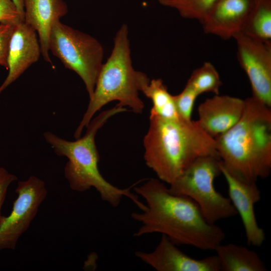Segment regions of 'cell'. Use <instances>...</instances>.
<instances>
[{"label": "cell", "instance_id": "obj_1", "mask_svg": "<svg viewBox=\"0 0 271 271\" xmlns=\"http://www.w3.org/2000/svg\"><path fill=\"white\" fill-rule=\"evenodd\" d=\"M133 191L146 202L144 210L131 214L141 224L135 236L161 233L177 245L203 250H215L225 239L222 229L208 223L194 201L171 193L159 179H149L142 185H135Z\"/></svg>", "mask_w": 271, "mask_h": 271}, {"label": "cell", "instance_id": "obj_2", "mask_svg": "<svg viewBox=\"0 0 271 271\" xmlns=\"http://www.w3.org/2000/svg\"><path fill=\"white\" fill-rule=\"evenodd\" d=\"M242 115L229 129L214 138L223 167L246 183H256L271 171V109L251 96Z\"/></svg>", "mask_w": 271, "mask_h": 271}, {"label": "cell", "instance_id": "obj_3", "mask_svg": "<svg viewBox=\"0 0 271 271\" xmlns=\"http://www.w3.org/2000/svg\"><path fill=\"white\" fill-rule=\"evenodd\" d=\"M146 164L158 179L169 185L196 159H219L214 138L197 121L168 119L150 113V126L144 138Z\"/></svg>", "mask_w": 271, "mask_h": 271}, {"label": "cell", "instance_id": "obj_4", "mask_svg": "<svg viewBox=\"0 0 271 271\" xmlns=\"http://www.w3.org/2000/svg\"><path fill=\"white\" fill-rule=\"evenodd\" d=\"M126 111V108L116 105L100 112L87 125L84 136L75 141L66 140L50 131L45 132L43 136L58 156L68 159L64 168V176L72 190L84 192L94 188L103 201L114 207L126 197L142 210L145 208V204L139 200L138 195L130 191L138 182L127 188H119L103 177L98 166L100 157L95 142L97 131L110 117Z\"/></svg>", "mask_w": 271, "mask_h": 271}, {"label": "cell", "instance_id": "obj_5", "mask_svg": "<svg viewBox=\"0 0 271 271\" xmlns=\"http://www.w3.org/2000/svg\"><path fill=\"white\" fill-rule=\"evenodd\" d=\"M150 81L146 74L132 66L128 26L123 24L115 34L109 57L101 66L93 95L74 137H81L84 127L87 126L95 113L111 101L117 100V105L128 106L133 112L142 113L145 105L139 91Z\"/></svg>", "mask_w": 271, "mask_h": 271}, {"label": "cell", "instance_id": "obj_6", "mask_svg": "<svg viewBox=\"0 0 271 271\" xmlns=\"http://www.w3.org/2000/svg\"><path fill=\"white\" fill-rule=\"evenodd\" d=\"M220 164L218 158L199 157L168 187L171 193L194 201L210 224L237 214L229 197L223 196L214 187L215 179L221 174Z\"/></svg>", "mask_w": 271, "mask_h": 271}, {"label": "cell", "instance_id": "obj_7", "mask_svg": "<svg viewBox=\"0 0 271 271\" xmlns=\"http://www.w3.org/2000/svg\"><path fill=\"white\" fill-rule=\"evenodd\" d=\"M49 49L66 68L81 78L90 98L103 64L104 50L100 43L58 20L52 28Z\"/></svg>", "mask_w": 271, "mask_h": 271}, {"label": "cell", "instance_id": "obj_8", "mask_svg": "<svg viewBox=\"0 0 271 271\" xmlns=\"http://www.w3.org/2000/svg\"><path fill=\"white\" fill-rule=\"evenodd\" d=\"M17 197L10 214L0 224V250L15 249L18 240L35 217L47 190L44 182L34 176L19 181Z\"/></svg>", "mask_w": 271, "mask_h": 271}, {"label": "cell", "instance_id": "obj_9", "mask_svg": "<svg viewBox=\"0 0 271 271\" xmlns=\"http://www.w3.org/2000/svg\"><path fill=\"white\" fill-rule=\"evenodd\" d=\"M233 39L237 60L249 79L252 96L271 107V42L262 41L242 32Z\"/></svg>", "mask_w": 271, "mask_h": 271}, {"label": "cell", "instance_id": "obj_10", "mask_svg": "<svg viewBox=\"0 0 271 271\" xmlns=\"http://www.w3.org/2000/svg\"><path fill=\"white\" fill-rule=\"evenodd\" d=\"M134 254L137 258L157 271H221L216 255L201 259L193 258L182 251L163 234L153 251L139 250Z\"/></svg>", "mask_w": 271, "mask_h": 271}, {"label": "cell", "instance_id": "obj_11", "mask_svg": "<svg viewBox=\"0 0 271 271\" xmlns=\"http://www.w3.org/2000/svg\"><path fill=\"white\" fill-rule=\"evenodd\" d=\"M220 167L221 174L227 184L229 198L242 221L247 244L261 246L265 236L264 231L258 225L254 212V205L261 199L260 191L256 183L241 181L231 175L221 163Z\"/></svg>", "mask_w": 271, "mask_h": 271}, {"label": "cell", "instance_id": "obj_12", "mask_svg": "<svg viewBox=\"0 0 271 271\" xmlns=\"http://www.w3.org/2000/svg\"><path fill=\"white\" fill-rule=\"evenodd\" d=\"M244 107V99L229 95H215L199 105V119L196 121L205 132L214 139L238 121Z\"/></svg>", "mask_w": 271, "mask_h": 271}, {"label": "cell", "instance_id": "obj_13", "mask_svg": "<svg viewBox=\"0 0 271 271\" xmlns=\"http://www.w3.org/2000/svg\"><path fill=\"white\" fill-rule=\"evenodd\" d=\"M254 0H218L201 22L206 34L223 40L241 32Z\"/></svg>", "mask_w": 271, "mask_h": 271}, {"label": "cell", "instance_id": "obj_14", "mask_svg": "<svg viewBox=\"0 0 271 271\" xmlns=\"http://www.w3.org/2000/svg\"><path fill=\"white\" fill-rule=\"evenodd\" d=\"M41 46L36 31L24 22L16 25L10 42L9 73L0 86V94L39 59Z\"/></svg>", "mask_w": 271, "mask_h": 271}, {"label": "cell", "instance_id": "obj_15", "mask_svg": "<svg viewBox=\"0 0 271 271\" xmlns=\"http://www.w3.org/2000/svg\"><path fill=\"white\" fill-rule=\"evenodd\" d=\"M24 22L36 31L41 54L52 63L49 55L50 33L54 23L67 14V6L63 0H24Z\"/></svg>", "mask_w": 271, "mask_h": 271}, {"label": "cell", "instance_id": "obj_16", "mask_svg": "<svg viewBox=\"0 0 271 271\" xmlns=\"http://www.w3.org/2000/svg\"><path fill=\"white\" fill-rule=\"evenodd\" d=\"M221 271H265L258 254L246 246L234 243L219 244L215 249Z\"/></svg>", "mask_w": 271, "mask_h": 271}, {"label": "cell", "instance_id": "obj_17", "mask_svg": "<svg viewBox=\"0 0 271 271\" xmlns=\"http://www.w3.org/2000/svg\"><path fill=\"white\" fill-rule=\"evenodd\" d=\"M241 32L262 41L271 42V0H254Z\"/></svg>", "mask_w": 271, "mask_h": 271}, {"label": "cell", "instance_id": "obj_18", "mask_svg": "<svg viewBox=\"0 0 271 271\" xmlns=\"http://www.w3.org/2000/svg\"><path fill=\"white\" fill-rule=\"evenodd\" d=\"M141 91L153 103L150 113L168 119L181 118L178 113L173 95L161 79H154L143 86Z\"/></svg>", "mask_w": 271, "mask_h": 271}, {"label": "cell", "instance_id": "obj_19", "mask_svg": "<svg viewBox=\"0 0 271 271\" xmlns=\"http://www.w3.org/2000/svg\"><path fill=\"white\" fill-rule=\"evenodd\" d=\"M221 85L218 71L209 62H204L201 67L194 70L186 84L198 96L206 92L219 94Z\"/></svg>", "mask_w": 271, "mask_h": 271}, {"label": "cell", "instance_id": "obj_20", "mask_svg": "<svg viewBox=\"0 0 271 271\" xmlns=\"http://www.w3.org/2000/svg\"><path fill=\"white\" fill-rule=\"evenodd\" d=\"M218 0H158L161 5L176 10L183 18L200 23Z\"/></svg>", "mask_w": 271, "mask_h": 271}, {"label": "cell", "instance_id": "obj_21", "mask_svg": "<svg viewBox=\"0 0 271 271\" xmlns=\"http://www.w3.org/2000/svg\"><path fill=\"white\" fill-rule=\"evenodd\" d=\"M198 95L185 85L179 94L173 95L175 107L179 116L186 120H191L195 101Z\"/></svg>", "mask_w": 271, "mask_h": 271}, {"label": "cell", "instance_id": "obj_22", "mask_svg": "<svg viewBox=\"0 0 271 271\" xmlns=\"http://www.w3.org/2000/svg\"><path fill=\"white\" fill-rule=\"evenodd\" d=\"M16 25L0 23V66L5 67L7 70L9 45Z\"/></svg>", "mask_w": 271, "mask_h": 271}, {"label": "cell", "instance_id": "obj_23", "mask_svg": "<svg viewBox=\"0 0 271 271\" xmlns=\"http://www.w3.org/2000/svg\"><path fill=\"white\" fill-rule=\"evenodd\" d=\"M24 19L12 0H0V23L17 25Z\"/></svg>", "mask_w": 271, "mask_h": 271}, {"label": "cell", "instance_id": "obj_24", "mask_svg": "<svg viewBox=\"0 0 271 271\" xmlns=\"http://www.w3.org/2000/svg\"><path fill=\"white\" fill-rule=\"evenodd\" d=\"M17 179L16 175L9 172L5 168L0 167V224L5 217L2 215L1 210L8 188L12 182Z\"/></svg>", "mask_w": 271, "mask_h": 271}, {"label": "cell", "instance_id": "obj_25", "mask_svg": "<svg viewBox=\"0 0 271 271\" xmlns=\"http://www.w3.org/2000/svg\"><path fill=\"white\" fill-rule=\"evenodd\" d=\"M16 5L21 16L24 19V0H12Z\"/></svg>", "mask_w": 271, "mask_h": 271}]
</instances>
